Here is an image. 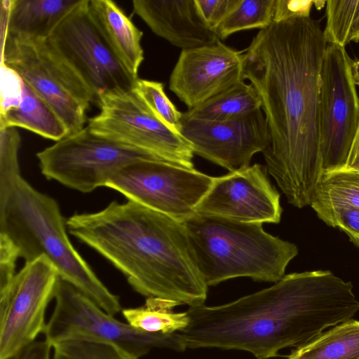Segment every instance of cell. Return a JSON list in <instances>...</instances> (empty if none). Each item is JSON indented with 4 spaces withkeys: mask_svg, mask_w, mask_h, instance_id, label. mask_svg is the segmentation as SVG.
I'll return each instance as SVG.
<instances>
[{
    "mask_svg": "<svg viewBox=\"0 0 359 359\" xmlns=\"http://www.w3.org/2000/svg\"><path fill=\"white\" fill-rule=\"evenodd\" d=\"M180 134L194 153L229 172L250 165L252 156L264 152L271 139L264 113H252L223 121H206L183 116Z\"/></svg>",
    "mask_w": 359,
    "mask_h": 359,
    "instance_id": "cell-14",
    "label": "cell"
},
{
    "mask_svg": "<svg viewBox=\"0 0 359 359\" xmlns=\"http://www.w3.org/2000/svg\"><path fill=\"white\" fill-rule=\"evenodd\" d=\"M317 216L327 225L344 232L359 248V209L346 205L312 203Z\"/></svg>",
    "mask_w": 359,
    "mask_h": 359,
    "instance_id": "cell-30",
    "label": "cell"
},
{
    "mask_svg": "<svg viewBox=\"0 0 359 359\" xmlns=\"http://www.w3.org/2000/svg\"><path fill=\"white\" fill-rule=\"evenodd\" d=\"M351 69L354 83L359 86V60H352Z\"/></svg>",
    "mask_w": 359,
    "mask_h": 359,
    "instance_id": "cell-36",
    "label": "cell"
},
{
    "mask_svg": "<svg viewBox=\"0 0 359 359\" xmlns=\"http://www.w3.org/2000/svg\"><path fill=\"white\" fill-rule=\"evenodd\" d=\"M182 223L208 286L238 277L276 283L298 254L295 244L266 233L262 224L197 212Z\"/></svg>",
    "mask_w": 359,
    "mask_h": 359,
    "instance_id": "cell-5",
    "label": "cell"
},
{
    "mask_svg": "<svg viewBox=\"0 0 359 359\" xmlns=\"http://www.w3.org/2000/svg\"><path fill=\"white\" fill-rule=\"evenodd\" d=\"M267 172L265 166L255 163L214 177L195 212L248 223H279L280 196Z\"/></svg>",
    "mask_w": 359,
    "mask_h": 359,
    "instance_id": "cell-15",
    "label": "cell"
},
{
    "mask_svg": "<svg viewBox=\"0 0 359 359\" xmlns=\"http://www.w3.org/2000/svg\"><path fill=\"white\" fill-rule=\"evenodd\" d=\"M69 232L107 259L137 292L189 306L208 285L182 222L131 201L67 219Z\"/></svg>",
    "mask_w": 359,
    "mask_h": 359,
    "instance_id": "cell-3",
    "label": "cell"
},
{
    "mask_svg": "<svg viewBox=\"0 0 359 359\" xmlns=\"http://www.w3.org/2000/svg\"><path fill=\"white\" fill-rule=\"evenodd\" d=\"M1 63L13 70L49 104L68 135L85 127L87 110L95 103L94 97L49 37L1 38Z\"/></svg>",
    "mask_w": 359,
    "mask_h": 359,
    "instance_id": "cell-6",
    "label": "cell"
},
{
    "mask_svg": "<svg viewBox=\"0 0 359 359\" xmlns=\"http://www.w3.org/2000/svg\"><path fill=\"white\" fill-rule=\"evenodd\" d=\"M214 177L155 158H143L122 167L107 181L128 201L180 222L193 215L212 184Z\"/></svg>",
    "mask_w": 359,
    "mask_h": 359,
    "instance_id": "cell-9",
    "label": "cell"
},
{
    "mask_svg": "<svg viewBox=\"0 0 359 359\" xmlns=\"http://www.w3.org/2000/svg\"><path fill=\"white\" fill-rule=\"evenodd\" d=\"M133 8L155 34L182 50L220 41L203 20L195 0H134Z\"/></svg>",
    "mask_w": 359,
    "mask_h": 359,
    "instance_id": "cell-17",
    "label": "cell"
},
{
    "mask_svg": "<svg viewBox=\"0 0 359 359\" xmlns=\"http://www.w3.org/2000/svg\"><path fill=\"white\" fill-rule=\"evenodd\" d=\"M97 106L100 112L86 125L92 133L156 159L195 169L190 144L163 123L135 88L105 95Z\"/></svg>",
    "mask_w": 359,
    "mask_h": 359,
    "instance_id": "cell-7",
    "label": "cell"
},
{
    "mask_svg": "<svg viewBox=\"0 0 359 359\" xmlns=\"http://www.w3.org/2000/svg\"><path fill=\"white\" fill-rule=\"evenodd\" d=\"M287 359H359V320L332 327L292 351Z\"/></svg>",
    "mask_w": 359,
    "mask_h": 359,
    "instance_id": "cell-22",
    "label": "cell"
},
{
    "mask_svg": "<svg viewBox=\"0 0 359 359\" xmlns=\"http://www.w3.org/2000/svg\"><path fill=\"white\" fill-rule=\"evenodd\" d=\"M36 157L46 178L82 193L105 187L108 179L128 163L154 158L95 135L86 126L38 152Z\"/></svg>",
    "mask_w": 359,
    "mask_h": 359,
    "instance_id": "cell-11",
    "label": "cell"
},
{
    "mask_svg": "<svg viewBox=\"0 0 359 359\" xmlns=\"http://www.w3.org/2000/svg\"><path fill=\"white\" fill-rule=\"evenodd\" d=\"M327 48L310 17L273 22L243 50V78L262 103L270 144L267 172L291 205H311L322 175L320 72Z\"/></svg>",
    "mask_w": 359,
    "mask_h": 359,
    "instance_id": "cell-1",
    "label": "cell"
},
{
    "mask_svg": "<svg viewBox=\"0 0 359 359\" xmlns=\"http://www.w3.org/2000/svg\"><path fill=\"white\" fill-rule=\"evenodd\" d=\"M351 62L344 47L327 46L320 72V90L323 173L346 167L359 127V98L351 74Z\"/></svg>",
    "mask_w": 359,
    "mask_h": 359,
    "instance_id": "cell-12",
    "label": "cell"
},
{
    "mask_svg": "<svg viewBox=\"0 0 359 359\" xmlns=\"http://www.w3.org/2000/svg\"><path fill=\"white\" fill-rule=\"evenodd\" d=\"M344 168L359 171V127L353 141Z\"/></svg>",
    "mask_w": 359,
    "mask_h": 359,
    "instance_id": "cell-35",
    "label": "cell"
},
{
    "mask_svg": "<svg viewBox=\"0 0 359 359\" xmlns=\"http://www.w3.org/2000/svg\"><path fill=\"white\" fill-rule=\"evenodd\" d=\"M51 348L46 339L34 341L5 359H50Z\"/></svg>",
    "mask_w": 359,
    "mask_h": 359,
    "instance_id": "cell-34",
    "label": "cell"
},
{
    "mask_svg": "<svg viewBox=\"0 0 359 359\" xmlns=\"http://www.w3.org/2000/svg\"><path fill=\"white\" fill-rule=\"evenodd\" d=\"M90 13L109 46L135 76L144 60L143 33L111 0H88Z\"/></svg>",
    "mask_w": 359,
    "mask_h": 359,
    "instance_id": "cell-20",
    "label": "cell"
},
{
    "mask_svg": "<svg viewBox=\"0 0 359 359\" xmlns=\"http://www.w3.org/2000/svg\"><path fill=\"white\" fill-rule=\"evenodd\" d=\"M58 271L45 256L25 262L0 290V359L35 341L46 327L45 313L55 297Z\"/></svg>",
    "mask_w": 359,
    "mask_h": 359,
    "instance_id": "cell-13",
    "label": "cell"
},
{
    "mask_svg": "<svg viewBox=\"0 0 359 359\" xmlns=\"http://www.w3.org/2000/svg\"><path fill=\"white\" fill-rule=\"evenodd\" d=\"M53 313L43 334L51 346L72 338L97 339L114 344L139 358L154 348L184 349L177 333L149 334L107 313L91 299L60 278Z\"/></svg>",
    "mask_w": 359,
    "mask_h": 359,
    "instance_id": "cell-8",
    "label": "cell"
},
{
    "mask_svg": "<svg viewBox=\"0 0 359 359\" xmlns=\"http://www.w3.org/2000/svg\"><path fill=\"white\" fill-rule=\"evenodd\" d=\"M350 281L328 270L296 272L272 286L217 306H189L177 332L187 348L243 350L257 359L306 345L359 311Z\"/></svg>",
    "mask_w": 359,
    "mask_h": 359,
    "instance_id": "cell-2",
    "label": "cell"
},
{
    "mask_svg": "<svg viewBox=\"0 0 359 359\" xmlns=\"http://www.w3.org/2000/svg\"><path fill=\"white\" fill-rule=\"evenodd\" d=\"M18 257L20 254L15 245L8 236L0 233V290L4 289L16 274L15 264Z\"/></svg>",
    "mask_w": 359,
    "mask_h": 359,
    "instance_id": "cell-31",
    "label": "cell"
},
{
    "mask_svg": "<svg viewBox=\"0 0 359 359\" xmlns=\"http://www.w3.org/2000/svg\"><path fill=\"white\" fill-rule=\"evenodd\" d=\"M57 201L32 187L22 177L0 203V233L17 247L25 262L46 257L60 278L82 292L107 313L121 309L110 292L70 242Z\"/></svg>",
    "mask_w": 359,
    "mask_h": 359,
    "instance_id": "cell-4",
    "label": "cell"
},
{
    "mask_svg": "<svg viewBox=\"0 0 359 359\" xmlns=\"http://www.w3.org/2000/svg\"><path fill=\"white\" fill-rule=\"evenodd\" d=\"M276 1L236 0L214 32L224 40L239 31L263 29L273 21Z\"/></svg>",
    "mask_w": 359,
    "mask_h": 359,
    "instance_id": "cell-24",
    "label": "cell"
},
{
    "mask_svg": "<svg viewBox=\"0 0 359 359\" xmlns=\"http://www.w3.org/2000/svg\"><path fill=\"white\" fill-rule=\"evenodd\" d=\"M49 39L93 95L104 96L133 90L139 79L114 53L93 19L88 0L73 9Z\"/></svg>",
    "mask_w": 359,
    "mask_h": 359,
    "instance_id": "cell-10",
    "label": "cell"
},
{
    "mask_svg": "<svg viewBox=\"0 0 359 359\" xmlns=\"http://www.w3.org/2000/svg\"><path fill=\"white\" fill-rule=\"evenodd\" d=\"M205 24L213 31L225 18L236 0H195Z\"/></svg>",
    "mask_w": 359,
    "mask_h": 359,
    "instance_id": "cell-32",
    "label": "cell"
},
{
    "mask_svg": "<svg viewBox=\"0 0 359 359\" xmlns=\"http://www.w3.org/2000/svg\"><path fill=\"white\" fill-rule=\"evenodd\" d=\"M20 142L16 128H0V203L6 199L21 177L18 162Z\"/></svg>",
    "mask_w": 359,
    "mask_h": 359,
    "instance_id": "cell-28",
    "label": "cell"
},
{
    "mask_svg": "<svg viewBox=\"0 0 359 359\" xmlns=\"http://www.w3.org/2000/svg\"><path fill=\"white\" fill-rule=\"evenodd\" d=\"M22 128L55 142L67 130L49 104L13 70L1 63L0 128Z\"/></svg>",
    "mask_w": 359,
    "mask_h": 359,
    "instance_id": "cell-18",
    "label": "cell"
},
{
    "mask_svg": "<svg viewBox=\"0 0 359 359\" xmlns=\"http://www.w3.org/2000/svg\"><path fill=\"white\" fill-rule=\"evenodd\" d=\"M326 17L323 35L327 43L344 48L350 42H359V1H327Z\"/></svg>",
    "mask_w": 359,
    "mask_h": 359,
    "instance_id": "cell-25",
    "label": "cell"
},
{
    "mask_svg": "<svg viewBox=\"0 0 359 359\" xmlns=\"http://www.w3.org/2000/svg\"><path fill=\"white\" fill-rule=\"evenodd\" d=\"M313 1L276 0L273 21L276 22L310 17Z\"/></svg>",
    "mask_w": 359,
    "mask_h": 359,
    "instance_id": "cell-33",
    "label": "cell"
},
{
    "mask_svg": "<svg viewBox=\"0 0 359 359\" xmlns=\"http://www.w3.org/2000/svg\"><path fill=\"white\" fill-rule=\"evenodd\" d=\"M135 90L163 123L180 133L183 113L167 97L162 83L139 79Z\"/></svg>",
    "mask_w": 359,
    "mask_h": 359,
    "instance_id": "cell-29",
    "label": "cell"
},
{
    "mask_svg": "<svg viewBox=\"0 0 359 359\" xmlns=\"http://www.w3.org/2000/svg\"><path fill=\"white\" fill-rule=\"evenodd\" d=\"M82 0H3L2 18L6 36L23 39L50 37L61 21Z\"/></svg>",
    "mask_w": 359,
    "mask_h": 359,
    "instance_id": "cell-19",
    "label": "cell"
},
{
    "mask_svg": "<svg viewBox=\"0 0 359 359\" xmlns=\"http://www.w3.org/2000/svg\"><path fill=\"white\" fill-rule=\"evenodd\" d=\"M255 88L244 81L183 113L188 118L223 121L262 109Z\"/></svg>",
    "mask_w": 359,
    "mask_h": 359,
    "instance_id": "cell-21",
    "label": "cell"
},
{
    "mask_svg": "<svg viewBox=\"0 0 359 359\" xmlns=\"http://www.w3.org/2000/svg\"><path fill=\"white\" fill-rule=\"evenodd\" d=\"M312 203L359 209V171L344 168L323 173Z\"/></svg>",
    "mask_w": 359,
    "mask_h": 359,
    "instance_id": "cell-26",
    "label": "cell"
},
{
    "mask_svg": "<svg viewBox=\"0 0 359 359\" xmlns=\"http://www.w3.org/2000/svg\"><path fill=\"white\" fill-rule=\"evenodd\" d=\"M52 348L53 359H139L114 344L97 339H67Z\"/></svg>",
    "mask_w": 359,
    "mask_h": 359,
    "instance_id": "cell-27",
    "label": "cell"
},
{
    "mask_svg": "<svg viewBox=\"0 0 359 359\" xmlns=\"http://www.w3.org/2000/svg\"><path fill=\"white\" fill-rule=\"evenodd\" d=\"M177 302L147 298L143 306L122 310L124 318L133 327L149 334H172L184 330L189 323L187 312L175 313Z\"/></svg>",
    "mask_w": 359,
    "mask_h": 359,
    "instance_id": "cell-23",
    "label": "cell"
},
{
    "mask_svg": "<svg viewBox=\"0 0 359 359\" xmlns=\"http://www.w3.org/2000/svg\"><path fill=\"white\" fill-rule=\"evenodd\" d=\"M243 81V50L219 41L182 50L171 72L169 88L191 109Z\"/></svg>",
    "mask_w": 359,
    "mask_h": 359,
    "instance_id": "cell-16",
    "label": "cell"
}]
</instances>
